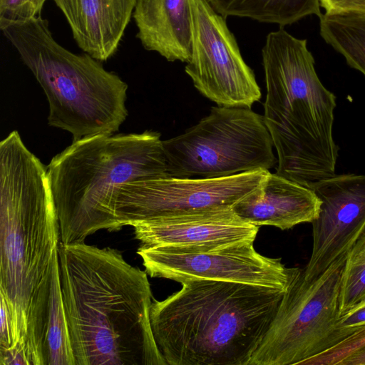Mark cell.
I'll use <instances>...</instances> for the list:
<instances>
[{"label":"cell","instance_id":"obj_1","mask_svg":"<svg viewBox=\"0 0 365 365\" xmlns=\"http://www.w3.org/2000/svg\"><path fill=\"white\" fill-rule=\"evenodd\" d=\"M59 220L46 167L14 130L0 143V296L30 365L46 364Z\"/></svg>","mask_w":365,"mask_h":365},{"label":"cell","instance_id":"obj_2","mask_svg":"<svg viewBox=\"0 0 365 365\" xmlns=\"http://www.w3.org/2000/svg\"><path fill=\"white\" fill-rule=\"evenodd\" d=\"M58 261L76 365H167L151 327L146 272L85 242H61Z\"/></svg>","mask_w":365,"mask_h":365},{"label":"cell","instance_id":"obj_3","mask_svg":"<svg viewBox=\"0 0 365 365\" xmlns=\"http://www.w3.org/2000/svg\"><path fill=\"white\" fill-rule=\"evenodd\" d=\"M162 301L150 323L167 365H249L286 291L235 282L190 279Z\"/></svg>","mask_w":365,"mask_h":365},{"label":"cell","instance_id":"obj_4","mask_svg":"<svg viewBox=\"0 0 365 365\" xmlns=\"http://www.w3.org/2000/svg\"><path fill=\"white\" fill-rule=\"evenodd\" d=\"M266 84L264 121L277 154L276 173L300 185L335 175L336 96L319 80L306 39L283 29L262 50Z\"/></svg>","mask_w":365,"mask_h":365},{"label":"cell","instance_id":"obj_5","mask_svg":"<svg viewBox=\"0 0 365 365\" xmlns=\"http://www.w3.org/2000/svg\"><path fill=\"white\" fill-rule=\"evenodd\" d=\"M46 169L64 244L119 230L111 204L123 184L170 176L160 134L150 130L73 140Z\"/></svg>","mask_w":365,"mask_h":365},{"label":"cell","instance_id":"obj_6","mask_svg":"<svg viewBox=\"0 0 365 365\" xmlns=\"http://www.w3.org/2000/svg\"><path fill=\"white\" fill-rule=\"evenodd\" d=\"M0 29L43 90L50 126L69 132L73 140L119 130L128 116V85L118 75L60 45L41 15L0 21Z\"/></svg>","mask_w":365,"mask_h":365},{"label":"cell","instance_id":"obj_7","mask_svg":"<svg viewBox=\"0 0 365 365\" xmlns=\"http://www.w3.org/2000/svg\"><path fill=\"white\" fill-rule=\"evenodd\" d=\"M172 177L214 178L269 170L277 162L263 115L249 107L217 106L196 125L163 140Z\"/></svg>","mask_w":365,"mask_h":365},{"label":"cell","instance_id":"obj_8","mask_svg":"<svg viewBox=\"0 0 365 365\" xmlns=\"http://www.w3.org/2000/svg\"><path fill=\"white\" fill-rule=\"evenodd\" d=\"M342 257L319 277L307 280L302 269L293 279L249 365L302 364L337 344Z\"/></svg>","mask_w":365,"mask_h":365},{"label":"cell","instance_id":"obj_9","mask_svg":"<svg viewBox=\"0 0 365 365\" xmlns=\"http://www.w3.org/2000/svg\"><path fill=\"white\" fill-rule=\"evenodd\" d=\"M269 171L230 176H172L133 180L121 185L111 204L119 230L142 221L231 209L255 190Z\"/></svg>","mask_w":365,"mask_h":365},{"label":"cell","instance_id":"obj_10","mask_svg":"<svg viewBox=\"0 0 365 365\" xmlns=\"http://www.w3.org/2000/svg\"><path fill=\"white\" fill-rule=\"evenodd\" d=\"M253 240L207 247L141 246L137 254L151 277L180 282L190 279L257 284L287 291L299 267L258 253Z\"/></svg>","mask_w":365,"mask_h":365},{"label":"cell","instance_id":"obj_11","mask_svg":"<svg viewBox=\"0 0 365 365\" xmlns=\"http://www.w3.org/2000/svg\"><path fill=\"white\" fill-rule=\"evenodd\" d=\"M192 48L185 67L195 88L217 106L249 107L262 92L225 17L207 0H190Z\"/></svg>","mask_w":365,"mask_h":365},{"label":"cell","instance_id":"obj_12","mask_svg":"<svg viewBox=\"0 0 365 365\" xmlns=\"http://www.w3.org/2000/svg\"><path fill=\"white\" fill-rule=\"evenodd\" d=\"M322 200L312 224V249L302 274L319 277L335 261L346 257L365 230V175L342 174L311 183Z\"/></svg>","mask_w":365,"mask_h":365},{"label":"cell","instance_id":"obj_13","mask_svg":"<svg viewBox=\"0 0 365 365\" xmlns=\"http://www.w3.org/2000/svg\"><path fill=\"white\" fill-rule=\"evenodd\" d=\"M141 246L207 247L255 240L258 226L247 222L231 209L158 218L135 222Z\"/></svg>","mask_w":365,"mask_h":365},{"label":"cell","instance_id":"obj_14","mask_svg":"<svg viewBox=\"0 0 365 365\" xmlns=\"http://www.w3.org/2000/svg\"><path fill=\"white\" fill-rule=\"evenodd\" d=\"M322 200L314 190L278 174L268 173L255 190L232 207L241 220L289 230L315 220Z\"/></svg>","mask_w":365,"mask_h":365},{"label":"cell","instance_id":"obj_15","mask_svg":"<svg viewBox=\"0 0 365 365\" xmlns=\"http://www.w3.org/2000/svg\"><path fill=\"white\" fill-rule=\"evenodd\" d=\"M78 46L106 61L118 50L137 0H53Z\"/></svg>","mask_w":365,"mask_h":365},{"label":"cell","instance_id":"obj_16","mask_svg":"<svg viewBox=\"0 0 365 365\" xmlns=\"http://www.w3.org/2000/svg\"><path fill=\"white\" fill-rule=\"evenodd\" d=\"M143 47L168 61L187 63L192 48L190 0H137L133 13Z\"/></svg>","mask_w":365,"mask_h":365},{"label":"cell","instance_id":"obj_17","mask_svg":"<svg viewBox=\"0 0 365 365\" xmlns=\"http://www.w3.org/2000/svg\"><path fill=\"white\" fill-rule=\"evenodd\" d=\"M224 17H245L281 26L322 14L319 0H207Z\"/></svg>","mask_w":365,"mask_h":365},{"label":"cell","instance_id":"obj_18","mask_svg":"<svg viewBox=\"0 0 365 365\" xmlns=\"http://www.w3.org/2000/svg\"><path fill=\"white\" fill-rule=\"evenodd\" d=\"M319 18L323 39L365 76V10L325 12Z\"/></svg>","mask_w":365,"mask_h":365},{"label":"cell","instance_id":"obj_19","mask_svg":"<svg viewBox=\"0 0 365 365\" xmlns=\"http://www.w3.org/2000/svg\"><path fill=\"white\" fill-rule=\"evenodd\" d=\"M46 356L47 365H76L62 297L58 256L50 293Z\"/></svg>","mask_w":365,"mask_h":365},{"label":"cell","instance_id":"obj_20","mask_svg":"<svg viewBox=\"0 0 365 365\" xmlns=\"http://www.w3.org/2000/svg\"><path fill=\"white\" fill-rule=\"evenodd\" d=\"M365 299V261L347 255L339 294V313L344 314Z\"/></svg>","mask_w":365,"mask_h":365},{"label":"cell","instance_id":"obj_21","mask_svg":"<svg viewBox=\"0 0 365 365\" xmlns=\"http://www.w3.org/2000/svg\"><path fill=\"white\" fill-rule=\"evenodd\" d=\"M365 347V329L357 332L302 365H339L347 356Z\"/></svg>","mask_w":365,"mask_h":365},{"label":"cell","instance_id":"obj_22","mask_svg":"<svg viewBox=\"0 0 365 365\" xmlns=\"http://www.w3.org/2000/svg\"><path fill=\"white\" fill-rule=\"evenodd\" d=\"M47 0H0V21L18 22L41 14Z\"/></svg>","mask_w":365,"mask_h":365},{"label":"cell","instance_id":"obj_23","mask_svg":"<svg viewBox=\"0 0 365 365\" xmlns=\"http://www.w3.org/2000/svg\"><path fill=\"white\" fill-rule=\"evenodd\" d=\"M364 329H365V299L339 316L336 324L337 344Z\"/></svg>","mask_w":365,"mask_h":365},{"label":"cell","instance_id":"obj_24","mask_svg":"<svg viewBox=\"0 0 365 365\" xmlns=\"http://www.w3.org/2000/svg\"><path fill=\"white\" fill-rule=\"evenodd\" d=\"M0 349H6L15 346L18 343V338L9 306L2 296H0Z\"/></svg>","mask_w":365,"mask_h":365},{"label":"cell","instance_id":"obj_25","mask_svg":"<svg viewBox=\"0 0 365 365\" xmlns=\"http://www.w3.org/2000/svg\"><path fill=\"white\" fill-rule=\"evenodd\" d=\"M0 365H29L26 344L19 341L12 347L0 349Z\"/></svg>","mask_w":365,"mask_h":365},{"label":"cell","instance_id":"obj_26","mask_svg":"<svg viewBox=\"0 0 365 365\" xmlns=\"http://www.w3.org/2000/svg\"><path fill=\"white\" fill-rule=\"evenodd\" d=\"M326 13L365 10V0H319Z\"/></svg>","mask_w":365,"mask_h":365},{"label":"cell","instance_id":"obj_27","mask_svg":"<svg viewBox=\"0 0 365 365\" xmlns=\"http://www.w3.org/2000/svg\"><path fill=\"white\" fill-rule=\"evenodd\" d=\"M347 255L365 261V230Z\"/></svg>","mask_w":365,"mask_h":365},{"label":"cell","instance_id":"obj_28","mask_svg":"<svg viewBox=\"0 0 365 365\" xmlns=\"http://www.w3.org/2000/svg\"><path fill=\"white\" fill-rule=\"evenodd\" d=\"M339 365H365V347L347 356Z\"/></svg>","mask_w":365,"mask_h":365}]
</instances>
